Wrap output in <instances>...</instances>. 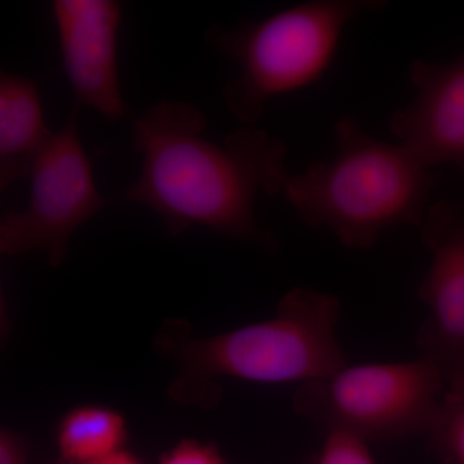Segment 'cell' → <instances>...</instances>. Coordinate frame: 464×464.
<instances>
[{
  "instance_id": "4",
  "label": "cell",
  "mask_w": 464,
  "mask_h": 464,
  "mask_svg": "<svg viewBox=\"0 0 464 464\" xmlns=\"http://www.w3.org/2000/svg\"><path fill=\"white\" fill-rule=\"evenodd\" d=\"M381 0H314L256 23L204 36L239 65L222 91L226 106L252 125L275 96L316 83L331 67L346 27L362 14L386 7Z\"/></svg>"
},
{
  "instance_id": "2",
  "label": "cell",
  "mask_w": 464,
  "mask_h": 464,
  "mask_svg": "<svg viewBox=\"0 0 464 464\" xmlns=\"http://www.w3.org/2000/svg\"><path fill=\"white\" fill-rule=\"evenodd\" d=\"M341 310L335 295L295 288L271 319L213 337H195L190 326L169 320L157 347L177 366L170 398L213 408L221 399L218 378L304 384L334 374L348 364L338 340Z\"/></svg>"
},
{
  "instance_id": "9",
  "label": "cell",
  "mask_w": 464,
  "mask_h": 464,
  "mask_svg": "<svg viewBox=\"0 0 464 464\" xmlns=\"http://www.w3.org/2000/svg\"><path fill=\"white\" fill-rule=\"evenodd\" d=\"M411 78L415 97L392 116V132L424 166L464 173V54L441 65L415 61Z\"/></svg>"
},
{
  "instance_id": "11",
  "label": "cell",
  "mask_w": 464,
  "mask_h": 464,
  "mask_svg": "<svg viewBox=\"0 0 464 464\" xmlns=\"http://www.w3.org/2000/svg\"><path fill=\"white\" fill-rule=\"evenodd\" d=\"M128 438L123 415L99 405L67 411L57 429L61 456L70 464H92L121 450Z\"/></svg>"
},
{
  "instance_id": "6",
  "label": "cell",
  "mask_w": 464,
  "mask_h": 464,
  "mask_svg": "<svg viewBox=\"0 0 464 464\" xmlns=\"http://www.w3.org/2000/svg\"><path fill=\"white\" fill-rule=\"evenodd\" d=\"M25 209L8 212L0 221L3 255L41 252L58 267L69 255L72 234L100 213L108 199L100 194L93 168L78 128V108L53 132L34 164Z\"/></svg>"
},
{
  "instance_id": "15",
  "label": "cell",
  "mask_w": 464,
  "mask_h": 464,
  "mask_svg": "<svg viewBox=\"0 0 464 464\" xmlns=\"http://www.w3.org/2000/svg\"><path fill=\"white\" fill-rule=\"evenodd\" d=\"M29 447L26 440L11 430L0 432V464H27Z\"/></svg>"
},
{
  "instance_id": "12",
  "label": "cell",
  "mask_w": 464,
  "mask_h": 464,
  "mask_svg": "<svg viewBox=\"0 0 464 464\" xmlns=\"http://www.w3.org/2000/svg\"><path fill=\"white\" fill-rule=\"evenodd\" d=\"M426 436L441 464H464V368L447 381Z\"/></svg>"
},
{
  "instance_id": "10",
  "label": "cell",
  "mask_w": 464,
  "mask_h": 464,
  "mask_svg": "<svg viewBox=\"0 0 464 464\" xmlns=\"http://www.w3.org/2000/svg\"><path fill=\"white\" fill-rule=\"evenodd\" d=\"M53 132L45 124L35 79L2 72L0 76V185L5 191L30 177L36 159Z\"/></svg>"
},
{
  "instance_id": "17",
  "label": "cell",
  "mask_w": 464,
  "mask_h": 464,
  "mask_svg": "<svg viewBox=\"0 0 464 464\" xmlns=\"http://www.w3.org/2000/svg\"><path fill=\"white\" fill-rule=\"evenodd\" d=\"M61 464H70V463H66V462H65V463H61Z\"/></svg>"
},
{
  "instance_id": "5",
  "label": "cell",
  "mask_w": 464,
  "mask_h": 464,
  "mask_svg": "<svg viewBox=\"0 0 464 464\" xmlns=\"http://www.w3.org/2000/svg\"><path fill=\"white\" fill-rule=\"evenodd\" d=\"M447 380L420 356L411 362L347 364L323 380L301 384L293 409L324 431L365 442L426 435Z\"/></svg>"
},
{
  "instance_id": "14",
  "label": "cell",
  "mask_w": 464,
  "mask_h": 464,
  "mask_svg": "<svg viewBox=\"0 0 464 464\" xmlns=\"http://www.w3.org/2000/svg\"><path fill=\"white\" fill-rule=\"evenodd\" d=\"M158 464H226V460L213 444L183 440L163 454Z\"/></svg>"
},
{
  "instance_id": "16",
  "label": "cell",
  "mask_w": 464,
  "mask_h": 464,
  "mask_svg": "<svg viewBox=\"0 0 464 464\" xmlns=\"http://www.w3.org/2000/svg\"><path fill=\"white\" fill-rule=\"evenodd\" d=\"M92 464H143L139 458L134 457L130 451H125L124 449L116 451L111 456L102 458V459L97 460V462Z\"/></svg>"
},
{
  "instance_id": "13",
  "label": "cell",
  "mask_w": 464,
  "mask_h": 464,
  "mask_svg": "<svg viewBox=\"0 0 464 464\" xmlns=\"http://www.w3.org/2000/svg\"><path fill=\"white\" fill-rule=\"evenodd\" d=\"M306 464H377L364 440L342 431L325 432L322 448Z\"/></svg>"
},
{
  "instance_id": "3",
  "label": "cell",
  "mask_w": 464,
  "mask_h": 464,
  "mask_svg": "<svg viewBox=\"0 0 464 464\" xmlns=\"http://www.w3.org/2000/svg\"><path fill=\"white\" fill-rule=\"evenodd\" d=\"M337 151L289 177L284 195L308 226L328 228L344 246L368 249L384 231L420 225L431 168L401 143L369 136L346 118L335 128Z\"/></svg>"
},
{
  "instance_id": "7",
  "label": "cell",
  "mask_w": 464,
  "mask_h": 464,
  "mask_svg": "<svg viewBox=\"0 0 464 464\" xmlns=\"http://www.w3.org/2000/svg\"><path fill=\"white\" fill-rule=\"evenodd\" d=\"M420 225L431 262L417 292L427 310L418 347L448 381L464 368V213L436 204Z\"/></svg>"
},
{
  "instance_id": "1",
  "label": "cell",
  "mask_w": 464,
  "mask_h": 464,
  "mask_svg": "<svg viewBox=\"0 0 464 464\" xmlns=\"http://www.w3.org/2000/svg\"><path fill=\"white\" fill-rule=\"evenodd\" d=\"M206 127L203 112L183 101H164L134 118L132 146L143 163L121 199L150 208L170 235L200 226L275 248L257 224L255 203L262 192L284 190L285 145L252 125L217 143L204 137Z\"/></svg>"
},
{
  "instance_id": "8",
  "label": "cell",
  "mask_w": 464,
  "mask_h": 464,
  "mask_svg": "<svg viewBox=\"0 0 464 464\" xmlns=\"http://www.w3.org/2000/svg\"><path fill=\"white\" fill-rule=\"evenodd\" d=\"M67 79L78 105L110 121L127 115L119 78L118 41L123 7L115 0L52 3Z\"/></svg>"
}]
</instances>
